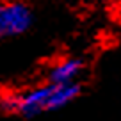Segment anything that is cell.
I'll list each match as a JSON object with an SVG mask.
<instances>
[{
	"instance_id": "obj_1",
	"label": "cell",
	"mask_w": 121,
	"mask_h": 121,
	"mask_svg": "<svg viewBox=\"0 0 121 121\" xmlns=\"http://www.w3.org/2000/svg\"><path fill=\"white\" fill-rule=\"evenodd\" d=\"M82 93L78 82L68 86H53L46 82L27 91H7L0 95V110L4 114H16L22 117H36L43 112L59 110L75 102Z\"/></svg>"
},
{
	"instance_id": "obj_2",
	"label": "cell",
	"mask_w": 121,
	"mask_h": 121,
	"mask_svg": "<svg viewBox=\"0 0 121 121\" xmlns=\"http://www.w3.org/2000/svg\"><path fill=\"white\" fill-rule=\"evenodd\" d=\"M34 14L23 0H0V39L18 38L32 27Z\"/></svg>"
},
{
	"instance_id": "obj_3",
	"label": "cell",
	"mask_w": 121,
	"mask_h": 121,
	"mask_svg": "<svg viewBox=\"0 0 121 121\" xmlns=\"http://www.w3.org/2000/svg\"><path fill=\"white\" fill-rule=\"evenodd\" d=\"M82 71L84 62L80 59L64 57L48 68L46 78H48V84H53V86H68V84H75Z\"/></svg>"
}]
</instances>
